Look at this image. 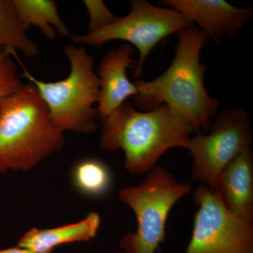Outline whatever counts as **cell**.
I'll use <instances>...</instances> for the list:
<instances>
[{
	"label": "cell",
	"mask_w": 253,
	"mask_h": 253,
	"mask_svg": "<svg viewBox=\"0 0 253 253\" xmlns=\"http://www.w3.org/2000/svg\"><path fill=\"white\" fill-rule=\"evenodd\" d=\"M161 4L176 10L216 41L241 30L253 15L250 8L236 7L224 0H165Z\"/></svg>",
	"instance_id": "9"
},
{
	"label": "cell",
	"mask_w": 253,
	"mask_h": 253,
	"mask_svg": "<svg viewBox=\"0 0 253 253\" xmlns=\"http://www.w3.org/2000/svg\"><path fill=\"white\" fill-rule=\"evenodd\" d=\"M126 253L123 252V251H122V252H118V253Z\"/></svg>",
	"instance_id": "19"
},
{
	"label": "cell",
	"mask_w": 253,
	"mask_h": 253,
	"mask_svg": "<svg viewBox=\"0 0 253 253\" xmlns=\"http://www.w3.org/2000/svg\"><path fill=\"white\" fill-rule=\"evenodd\" d=\"M178 34L175 56L169 67L153 81L134 82V102L144 111L167 105L185 118L196 133L207 132L211 118L217 114L220 106L204 84L207 67L201 63V53L209 38L194 26Z\"/></svg>",
	"instance_id": "1"
},
{
	"label": "cell",
	"mask_w": 253,
	"mask_h": 253,
	"mask_svg": "<svg viewBox=\"0 0 253 253\" xmlns=\"http://www.w3.org/2000/svg\"><path fill=\"white\" fill-rule=\"evenodd\" d=\"M83 2L89 16L88 33L102 29L114 22L118 18L101 0H85Z\"/></svg>",
	"instance_id": "17"
},
{
	"label": "cell",
	"mask_w": 253,
	"mask_h": 253,
	"mask_svg": "<svg viewBox=\"0 0 253 253\" xmlns=\"http://www.w3.org/2000/svg\"><path fill=\"white\" fill-rule=\"evenodd\" d=\"M24 27L39 28L50 40L56 34L69 36V29L58 12L57 5L53 0H12Z\"/></svg>",
	"instance_id": "13"
},
{
	"label": "cell",
	"mask_w": 253,
	"mask_h": 253,
	"mask_svg": "<svg viewBox=\"0 0 253 253\" xmlns=\"http://www.w3.org/2000/svg\"><path fill=\"white\" fill-rule=\"evenodd\" d=\"M12 0H0V49L19 51L28 57L38 54L39 46L28 37Z\"/></svg>",
	"instance_id": "14"
},
{
	"label": "cell",
	"mask_w": 253,
	"mask_h": 253,
	"mask_svg": "<svg viewBox=\"0 0 253 253\" xmlns=\"http://www.w3.org/2000/svg\"><path fill=\"white\" fill-rule=\"evenodd\" d=\"M194 131L191 123L167 105L142 112L126 101L102 120L99 147L122 149L126 170L141 174L153 169L168 150L185 149Z\"/></svg>",
	"instance_id": "2"
},
{
	"label": "cell",
	"mask_w": 253,
	"mask_h": 253,
	"mask_svg": "<svg viewBox=\"0 0 253 253\" xmlns=\"http://www.w3.org/2000/svg\"><path fill=\"white\" fill-rule=\"evenodd\" d=\"M193 198L199 209L184 253H253V221L231 212L217 193L204 184Z\"/></svg>",
	"instance_id": "8"
},
{
	"label": "cell",
	"mask_w": 253,
	"mask_h": 253,
	"mask_svg": "<svg viewBox=\"0 0 253 253\" xmlns=\"http://www.w3.org/2000/svg\"><path fill=\"white\" fill-rule=\"evenodd\" d=\"M0 253H36L26 249L16 246V247L11 248V249L0 250Z\"/></svg>",
	"instance_id": "18"
},
{
	"label": "cell",
	"mask_w": 253,
	"mask_h": 253,
	"mask_svg": "<svg viewBox=\"0 0 253 253\" xmlns=\"http://www.w3.org/2000/svg\"><path fill=\"white\" fill-rule=\"evenodd\" d=\"M216 193L229 211L253 221L252 149L238 155L221 171Z\"/></svg>",
	"instance_id": "11"
},
{
	"label": "cell",
	"mask_w": 253,
	"mask_h": 253,
	"mask_svg": "<svg viewBox=\"0 0 253 253\" xmlns=\"http://www.w3.org/2000/svg\"><path fill=\"white\" fill-rule=\"evenodd\" d=\"M72 179L75 188L89 197L106 194L112 184L109 167L94 158H86L78 163L73 168Z\"/></svg>",
	"instance_id": "15"
},
{
	"label": "cell",
	"mask_w": 253,
	"mask_h": 253,
	"mask_svg": "<svg viewBox=\"0 0 253 253\" xmlns=\"http://www.w3.org/2000/svg\"><path fill=\"white\" fill-rule=\"evenodd\" d=\"M101 224L98 213L91 212L84 219L73 224L50 229L33 228L23 234L18 246L36 253H52L57 246L71 243L86 242L97 235Z\"/></svg>",
	"instance_id": "12"
},
{
	"label": "cell",
	"mask_w": 253,
	"mask_h": 253,
	"mask_svg": "<svg viewBox=\"0 0 253 253\" xmlns=\"http://www.w3.org/2000/svg\"><path fill=\"white\" fill-rule=\"evenodd\" d=\"M194 26L180 13L172 8L154 6L146 0H133L129 14L117 18L109 26L86 35H73L76 44H89L100 47L111 41H123L139 50L134 78L139 80L145 61L158 43L171 35Z\"/></svg>",
	"instance_id": "6"
},
{
	"label": "cell",
	"mask_w": 253,
	"mask_h": 253,
	"mask_svg": "<svg viewBox=\"0 0 253 253\" xmlns=\"http://www.w3.org/2000/svg\"><path fill=\"white\" fill-rule=\"evenodd\" d=\"M23 84L11 54L0 49V101L17 91Z\"/></svg>",
	"instance_id": "16"
},
{
	"label": "cell",
	"mask_w": 253,
	"mask_h": 253,
	"mask_svg": "<svg viewBox=\"0 0 253 253\" xmlns=\"http://www.w3.org/2000/svg\"><path fill=\"white\" fill-rule=\"evenodd\" d=\"M134 49L131 44H121L109 51L101 60L98 69L100 81V96L97 111L99 118L104 119L126 100L136 94L134 83L128 79L126 69L135 68L131 58Z\"/></svg>",
	"instance_id": "10"
},
{
	"label": "cell",
	"mask_w": 253,
	"mask_h": 253,
	"mask_svg": "<svg viewBox=\"0 0 253 253\" xmlns=\"http://www.w3.org/2000/svg\"><path fill=\"white\" fill-rule=\"evenodd\" d=\"M252 126L244 109L226 110L211 126V132L197 133L185 149L192 155L191 179L216 193L221 171L238 155L251 149Z\"/></svg>",
	"instance_id": "7"
},
{
	"label": "cell",
	"mask_w": 253,
	"mask_h": 253,
	"mask_svg": "<svg viewBox=\"0 0 253 253\" xmlns=\"http://www.w3.org/2000/svg\"><path fill=\"white\" fill-rule=\"evenodd\" d=\"M71 64V72L63 81L37 79L18 59L17 51L9 53L23 68V77L34 84L49 109L53 122L63 131L89 134L97 128L99 118L94 105L100 96V81L94 72V59L83 46L73 44L64 48Z\"/></svg>",
	"instance_id": "4"
},
{
	"label": "cell",
	"mask_w": 253,
	"mask_h": 253,
	"mask_svg": "<svg viewBox=\"0 0 253 253\" xmlns=\"http://www.w3.org/2000/svg\"><path fill=\"white\" fill-rule=\"evenodd\" d=\"M191 191L189 183L179 182L161 166L149 171L139 185L121 189L120 200L132 210L137 221L136 232L126 234L120 242L123 252L156 253L166 238L168 214Z\"/></svg>",
	"instance_id": "5"
},
{
	"label": "cell",
	"mask_w": 253,
	"mask_h": 253,
	"mask_svg": "<svg viewBox=\"0 0 253 253\" xmlns=\"http://www.w3.org/2000/svg\"><path fill=\"white\" fill-rule=\"evenodd\" d=\"M63 132L34 84H23L0 101V173L31 170L62 149Z\"/></svg>",
	"instance_id": "3"
}]
</instances>
